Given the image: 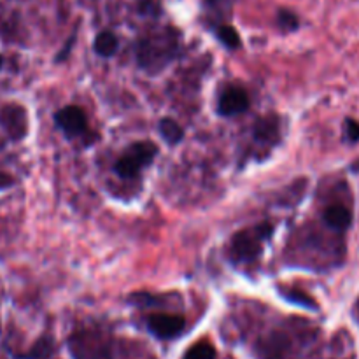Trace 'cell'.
<instances>
[{
  "label": "cell",
  "mask_w": 359,
  "mask_h": 359,
  "mask_svg": "<svg viewBox=\"0 0 359 359\" xmlns=\"http://www.w3.org/2000/svg\"><path fill=\"white\" fill-rule=\"evenodd\" d=\"M177 39L167 32L149 35L137 46V62L146 72L156 74L168 65L177 55Z\"/></svg>",
  "instance_id": "1"
},
{
  "label": "cell",
  "mask_w": 359,
  "mask_h": 359,
  "mask_svg": "<svg viewBox=\"0 0 359 359\" xmlns=\"http://www.w3.org/2000/svg\"><path fill=\"white\" fill-rule=\"evenodd\" d=\"M272 224H256V226L245 228L237 231L231 237L228 245V256L235 263H252L259 258L263 252V245L272 235Z\"/></svg>",
  "instance_id": "2"
},
{
  "label": "cell",
  "mask_w": 359,
  "mask_h": 359,
  "mask_svg": "<svg viewBox=\"0 0 359 359\" xmlns=\"http://www.w3.org/2000/svg\"><path fill=\"white\" fill-rule=\"evenodd\" d=\"M158 154V146L153 142H135L114 163V172L121 179H133L144 170Z\"/></svg>",
  "instance_id": "3"
},
{
  "label": "cell",
  "mask_w": 359,
  "mask_h": 359,
  "mask_svg": "<svg viewBox=\"0 0 359 359\" xmlns=\"http://www.w3.org/2000/svg\"><path fill=\"white\" fill-rule=\"evenodd\" d=\"M56 126L65 133L69 139H76V137L83 135L88 130V119L86 114L77 105H67V107L60 109L55 114Z\"/></svg>",
  "instance_id": "4"
},
{
  "label": "cell",
  "mask_w": 359,
  "mask_h": 359,
  "mask_svg": "<svg viewBox=\"0 0 359 359\" xmlns=\"http://www.w3.org/2000/svg\"><path fill=\"white\" fill-rule=\"evenodd\" d=\"M249 95L241 86H228L221 91L219 100H217V112L224 118L238 116L248 111Z\"/></svg>",
  "instance_id": "5"
},
{
  "label": "cell",
  "mask_w": 359,
  "mask_h": 359,
  "mask_svg": "<svg viewBox=\"0 0 359 359\" xmlns=\"http://www.w3.org/2000/svg\"><path fill=\"white\" fill-rule=\"evenodd\" d=\"M0 125L7 135L14 140H20L27 135V111L18 104H7L0 109Z\"/></svg>",
  "instance_id": "6"
},
{
  "label": "cell",
  "mask_w": 359,
  "mask_h": 359,
  "mask_svg": "<svg viewBox=\"0 0 359 359\" xmlns=\"http://www.w3.org/2000/svg\"><path fill=\"white\" fill-rule=\"evenodd\" d=\"M184 326V318L177 314H153L147 319L149 332L161 340L175 339L177 335H181Z\"/></svg>",
  "instance_id": "7"
},
{
  "label": "cell",
  "mask_w": 359,
  "mask_h": 359,
  "mask_svg": "<svg viewBox=\"0 0 359 359\" xmlns=\"http://www.w3.org/2000/svg\"><path fill=\"white\" fill-rule=\"evenodd\" d=\"M287 349V339L283 333H272L259 340L258 354L262 359H283Z\"/></svg>",
  "instance_id": "8"
},
{
  "label": "cell",
  "mask_w": 359,
  "mask_h": 359,
  "mask_svg": "<svg viewBox=\"0 0 359 359\" xmlns=\"http://www.w3.org/2000/svg\"><path fill=\"white\" fill-rule=\"evenodd\" d=\"M255 139L265 146H276L279 142V119L265 118L259 119L255 128Z\"/></svg>",
  "instance_id": "9"
},
{
  "label": "cell",
  "mask_w": 359,
  "mask_h": 359,
  "mask_svg": "<svg viewBox=\"0 0 359 359\" xmlns=\"http://www.w3.org/2000/svg\"><path fill=\"white\" fill-rule=\"evenodd\" d=\"M325 223L328 224L330 228L337 231H344L351 226V221H353V214L347 207L344 205H330L328 209L325 210Z\"/></svg>",
  "instance_id": "10"
},
{
  "label": "cell",
  "mask_w": 359,
  "mask_h": 359,
  "mask_svg": "<svg viewBox=\"0 0 359 359\" xmlns=\"http://www.w3.org/2000/svg\"><path fill=\"white\" fill-rule=\"evenodd\" d=\"M158 130H160V133H161V137L165 139V142L170 144V146L179 144L182 140V137H184V130H182L181 125H179V123L172 118L161 119L160 125H158Z\"/></svg>",
  "instance_id": "11"
},
{
  "label": "cell",
  "mask_w": 359,
  "mask_h": 359,
  "mask_svg": "<svg viewBox=\"0 0 359 359\" xmlns=\"http://www.w3.org/2000/svg\"><path fill=\"white\" fill-rule=\"evenodd\" d=\"M93 48L97 55L105 56V58H107V56H112L116 51H118V37L109 30L100 32V34L95 37Z\"/></svg>",
  "instance_id": "12"
},
{
  "label": "cell",
  "mask_w": 359,
  "mask_h": 359,
  "mask_svg": "<svg viewBox=\"0 0 359 359\" xmlns=\"http://www.w3.org/2000/svg\"><path fill=\"white\" fill-rule=\"evenodd\" d=\"M216 37L219 39V42H223L228 49H237L241 48V35L230 25H219L216 28Z\"/></svg>",
  "instance_id": "13"
},
{
  "label": "cell",
  "mask_w": 359,
  "mask_h": 359,
  "mask_svg": "<svg viewBox=\"0 0 359 359\" xmlns=\"http://www.w3.org/2000/svg\"><path fill=\"white\" fill-rule=\"evenodd\" d=\"M184 359H216V349L209 342H198L188 349L184 354Z\"/></svg>",
  "instance_id": "14"
},
{
  "label": "cell",
  "mask_w": 359,
  "mask_h": 359,
  "mask_svg": "<svg viewBox=\"0 0 359 359\" xmlns=\"http://www.w3.org/2000/svg\"><path fill=\"white\" fill-rule=\"evenodd\" d=\"M277 21H279V27L284 28V30H287V32L297 30L298 28V18L294 16L291 11L280 9L279 14H277Z\"/></svg>",
  "instance_id": "15"
},
{
  "label": "cell",
  "mask_w": 359,
  "mask_h": 359,
  "mask_svg": "<svg viewBox=\"0 0 359 359\" xmlns=\"http://www.w3.org/2000/svg\"><path fill=\"white\" fill-rule=\"evenodd\" d=\"M235 0H205V6L209 9L216 11L221 14H230L231 7H233Z\"/></svg>",
  "instance_id": "16"
},
{
  "label": "cell",
  "mask_w": 359,
  "mask_h": 359,
  "mask_svg": "<svg viewBox=\"0 0 359 359\" xmlns=\"http://www.w3.org/2000/svg\"><path fill=\"white\" fill-rule=\"evenodd\" d=\"M346 137L349 142H358L359 140V123L354 119H347L346 121Z\"/></svg>",
  "instance_id": "17"
},
{
  "label": "cell",
  "mask_w": 359,
  "mask_h": 359,
  "mask_svg": "<svg viewBox=\"0 0 359 359\" xmlns=\"http://www.w3.org/2000/svg\"><path fill=\"white\" fill-rule=\"evenodd\" d=\"M287 300L290 302H297V304H302L304 307H311V309H316V304L311 300V298L307 297V294H297V293H291L290 297H287Z\"/></svg>",
  "instance_id": "18"
}]
</instances>
